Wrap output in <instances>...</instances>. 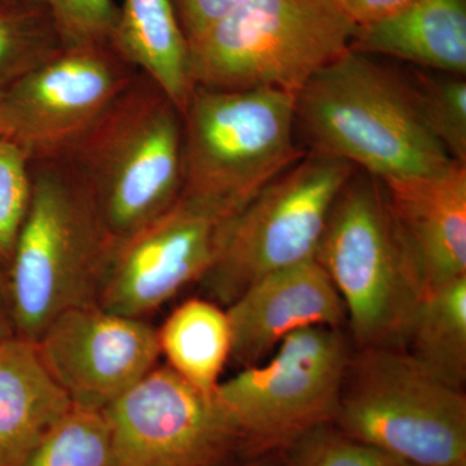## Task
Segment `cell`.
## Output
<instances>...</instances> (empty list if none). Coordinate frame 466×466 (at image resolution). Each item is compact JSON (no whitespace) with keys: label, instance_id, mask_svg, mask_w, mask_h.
Listing matches in <instances>:
<instances>
[{"label":"cell","instance_id":"cell-21","mask_svg":"<svg viewBox=\"0 0 466 466\" xmlns=\"http://www.w3.org/2000/svg\"><path fill=\"white\" fill-rule=\"evenodd\" d=\"M66 48L54 18L41 5H0V95Z\"/></svg>","mask_w":466,"mask_h":466},{"label":"cell","instance_id":"cell-32","mask_svg":"<svg viewBox=\"0 0 466 466\" xmlns=\"http://www.w3.org/2000/svg\"><path fill=\"white\" fill-rule=\"evenodd\" d=\"M3 5V2H2V0H0V5Z\"/></svg>","mask_w":466,"mask_h":466},{"label":"cell","instance_id":"cell-2","mask_svg":"<svg viewBox=\"0 0 466 466\" xmlns=\"http://www.w3.org/2000/svg\"><path fill=\"white\" fill-rule=\"evenodd\" d=\"M319 155L360 167L381 183L437 173L453 161L425 127L408 82L350 50L296 95Z\"/></svg>","mask_w":466,"mask_h":466},{"label":"cell","instance_id":"cell-1","mask_svg":"<svg viewBox=\"0 0 466 466\" xmlns=\"http://www.w3.org/2000/svg\"><path fill=\"white\" fill-rule=\"evenodd\" d=\"M183 139L182 113L139 73L63 158L87 193L113 250L179 200Z\"/></svg>","mask_w":466,"mask_h":466},{"label":"cell","instance_id":"cell-9","mask_svg":"<svg viewBox=\"0 0 466 466\" xmlns=\"http://www.w3.org/2000/svg\"><path fill=\"white\" fill-rule=\"evenodd\" d=\"M355 167L315 153L268 184L229 226L216 265L202 279L218 305H231L266 275L315 258L333 202Z\"/></svg>","mask_w":466,"mask_h":466},{"label":"cell","instance_id":"cell-22","mask_svg":"<svg viewBox=\"0 0 466 466\" xmlns=\"http://www.w3.org/2000/svg\"><path fill=\"white\" fill-rule=\"evenodd\" d=\"M23 466H124L101 410L73 406Z\"/></svg>","mask_w":466,"mask_h":466},{"label":"cell","instance_id":"cell-25","mask_svg":"<svg viewBox=\"0 0 466 466\" xmlns=\"http://www.w3.org/2000/svg\"><path fill=\"white\" fill-rule=\"evenodd\" d=\"M32 162L14 143L0 137V267L7 271L30 201Z\"/></svg>","mask_w":466,"mask_h":466},{"label":"cell","instance_id":"cell-19","mask_svg":"<svg viewBox=\"0 0 466 466\" xmlns=\"http://www.w3.org/2000/svg\"><path fill=\"white\" fill-rule=\"evenodd\" d=\"M167 366L205 394H214L231 358L232 336L226 309L210 299L177 306L157 329Z\"/></svg>","mask_w":466,"mask_h":466},{"label":"cell","instance_id":"cell-29","mask_svg":"<svg viewBox=\"0 0 466 466\" xmlns=\"http://www.w3.org/2000/svg\"><path fill=\"white\" fill-rule=\"evenodd\" d=\"M16 336L14 312H12L11 293H9L8 275L0 267V342Z\"/></svg>","mask_w":466,"mask_h":466},{"label":"cell","instance_id":"cell-5","mask_svg":"<svg viewBox=\"0 0 466 466\" xmlns=\"http://www.w3.org/2000/svg\"><path fill=\"white\" fill-rule=\"evenodd\" d=\"M182 198L233 219L303 158L294 142L296 94L195 86L183 112Z\"/></svg>","mask_w":466,"mask_h":466},{"label":"cell","instance_id":"cell-7","mask_svg":"<svg viewBox=\"0 0 466 466\" xmlns=\"http://www.w3.org/2000/svg\"><path fill=\"white\" fill-rule=\"evenodd\" d=\"M332 424L407 466H466V397L404 350L350 355Z\"/></svg>","mask_w":466,"mask_h":466},{"label":"cell","instance_id":"cell-4","mask_svg":"<svg viewBox=\"0 0 466 466\" xmlns=\"http://www.w3.org/2000/svg\"><path fill=\"white\" fill-rule=\"evenodd\" d=\"M32 179L7 275L16 336L36 342L66 309L97 306L113 245L66 159L33 162Z\"/></svg>","mask_w":466,"mask_h":466},{"label":"cell","instance_id":"cell-27","mask_svg":"<svg viewBox=\"0 0 466 466\" xmlns=\"http://www.w3.org/2000/svg\"><path fill=\"white\" fill-rule=\"evenodd\" d=\"M241 2L242 0H173V5L187 42H189L228 15Z\"/></svg>","mask_w":466,"mask_h":466},{"label":"cell","instance_id":"cell-10","mask_svg":"<svg viewBox=\"0 0 466 466\" xmlns=\"http://www.w3.org/2000/svg\"><path fill=\"white\" fill-rule=\"evenodd\" d=\"M139 75L110 45L66 47L0 95V137L63 159Z\"/></svg>","mask_w":466,"mask_h":466},{"label":"cell","instance_id":"cell-31","mask_svg":"<svg viewBox=\"0 0 466 466\" xmlns=\"http://www.w3.org/2000/svg\"><path fill=\"white\" fill-rule=\"evenodd\" d=\"M3 3H14L17 2V0H2Z\"/></svg>","mask_w":466,"mask_h":466},{"label":"cell","instance_id":"cell-28","mask_svg":"<svg viewBox=\"0 0 466 466\" xmlns=\"http://www.w3.org/2000/svg\"><path fill=\"white\" fill-rule=\"evenodd\" d=\"M358 27L394 16L419 0H337Z\"/></svg>","mask_w":466,"mask_h":466},{"label":"cell","instance_id":"cell-3","mask_svg":"<svg viewBox=\"0 0 466 466\" xmlns=\"http://www.w3.org/2000/svg\"><path fill=\"white\" fill-rule=\"evenodd\" d=\"M315 259L341 297L357 349L406 351L428 289L380 180L350 177Z\"/></svg>","mask_w":466,"mask_h":466},{"label":"cell","instance_id":"cell-30","mask_svg":"<svg viewBox=\"0 0 466 466\" xmlns=\"http://www.w3.org/2000/svg\"><path fill=\"white\" fill-rule=\"evenodd\" d=\"M232 466H280V458H279V452L268 453V455L245 458L241 464Z\"/></svg>","mask_w":466,"mask_h":466},{"label":"cell","instance_id":"cell-11","mask_svg":"<svg viewBox=\"0 0 466 466\" xmlns=\"http://www.w3.org/2000/svg\"><path fill=\"white\" fill-rule=\"evenodd\" d=\"M124 466H228L240 435L214 397L157 366L103 410Z\"/></svg>","mask_w":466,"mask_h":466},{"label":"cell","instance_id":"cell-17","mask_svg":"<svg viewBox=\"0 0 466 466\" xmlns=\"http://www.w3.org/2000/svg\"><path fill=\"white\" fill-rule=\"evenodd\" d=\"M351 50L465 75L466 2L419 0L394 16L358 27Z\"/></svg>","mask_w":466,"mask_h":466},{"label":"cell","instance_id":"cell-13","mask_svg":"<svg viewBox=\"0 0 466 466\" xmlns=\"http://www.w3.org/2000/svg\"><path fill=\"white\" fill-rule=\"evenodd\" d=\"M35 343L73 406L101 412L142 381L161 357L153 325L99 306L66 309Z\"/></svg>","mask_w":466,"mask_h":466},{"label":"cell","instance_id":"cell-24","mask_svg":"<svg viewBox=\"0 0 466 466\" xmlns=\"http://www.w3.org/2000/svg\"><path fill=\"white\" fill-rule=\"evenodd\" d=\"M280 466H407L388 453L351 440L333 424L312 429L279 451Z\"/></svg>","mask_w":466,"mask_h":466},{"label":"cell","instance_id":"cell-26","mask_svg":"<svg viewBox=\"0 0 466 466\" xmlns=\"http://www.w3.org/2000/svg\"><path fill=\"white\" fill-rule=\"evenodd\" d=\"M54 18L66 47L109 45L118 7L113 0H26Z\"/></svg>","mask_w":466,"mask_h":466},{"label":"cell","instance_id":"cell-20","mask_svg":"<svg viewBox=\"0 0 466 466\" xmlns=\"http://www.w3.org/2000/svg\"><path fill=\"white\" fill-rule=\"evenodd\" d=\"M406 351L431 376L464 391L466 383V276L428 294Z\"/></svg>","mask_w":466,"mask_h":466},{"label":"cell","instance_id":"cell-14","mask_svg":"<svg viewBox=\"0 0 466 466\" xmlns=\"http://www.w3.org/2000/svg\"><path fill=\"white\" fill-rule=\"evenodd\" d=\"M231 358L244 368L262 363L285 337L303 328L348 323L341 297L312 258L266 275L231 305Z\"/></svg>","mask_w":466,"mask_h":466},{"label":"cell","instance_id":"cell-12","mask_svg":"<svg viewBox=\"0 0 466 466\" xmlns=\"http://www.w3.org/2000/svg\"><path fill=\"white\" fill-rule=\"evenodd\" d=\"M232 220L180 196L113 250L97 306L124 317L152 314L216 265Z\"/></svg>","mask_w":466,"mask_h":466},{"label":"cell","instance_id":"cell-15","mask_svg":"<svg viewBox=\"0 0 466 466\" xmlns=\"http://www.w3.org/2000/svg\"><path fill=\"white\" fill-rule=\"evenodd\" d=\"M382 186L428 294L466 276V165Z\"/></svg>","mask_w":466,"mask_h":466},{"label":"cell","instance_id":"cell-18","mask_svg":"<svg viewBox=\"0 0 466 466\" xmlns=\"http://www.w3.org/2000/svg\"><path fill=\"white\" fill-rule=\"evenodd\" d=\"M109 45L126 63L152 79L183 115L195 86L188 42L173 0H124Z\"/></svg>","mask_w":466,"mask_h":466},{"label":"cell","instance_id":"cell-8","mask_svg":"<svg viewBox=\"0 0 466 466\" xmlns=\"http://www.w3.org/2000/svg\"><path fill=\"white\" fill-rule=\"evenodd\" d=\"M351 351L339 328H303L269 360L219 382L214 397L240 435L245 458L279 452L332 424Z\"/></svg>","mask_w":466,"mask_h":466},{"label":"cell","instance_id":"cell-23","mask_svg":"<svg viewBox=\"0 0 466 466\" xmlns=\"http://www.w3.org/2000/svg\"><path fill=\"white\" fill-rule=\"evenodd\" d=\"M425 127L451 158L466 165V82L461 76L416 73L408 82Z\"/></svg>","mask_w":466,"mask_h":466},{"label":"cell","instance_id":"cell-16","mask_svg":"<svg viewBox=\"0 0 466 466\" xmlns=\"http://www.w3.org/2000/svg\"><path fill=\"white\" fill-rule=\"evenodd\" d=\"M72 408L35 342L17 336L0 342V466L25 464Z\"/></svg>","mask_w":466,"mask_h":466},{"label":"cell","instance_id":"cell-6","mask_svg":"<svg viewBox=\"0 0 466 466\" xmlns=\"http://www.w3.org/2000/svg\"><path fill=\"white\" fill-rule=\"evenodd\" d=\"M357 32L337 0H242L188 42L193 86L297 95L351 50Z\"/></svg>","mask_w":466,"mask_h":466}]
</instances>
